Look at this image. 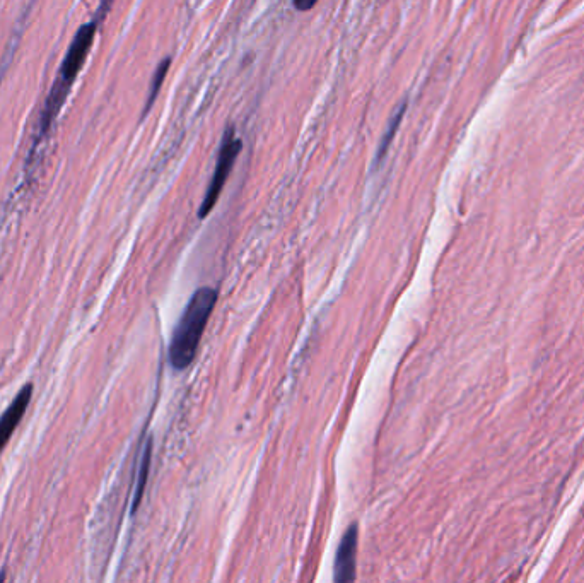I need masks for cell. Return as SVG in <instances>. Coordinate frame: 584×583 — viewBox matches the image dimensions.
Listing matches in <instances>:
<instances>
[{
    "label": "cell",
    "instance_id": "1",
    "mask_svg": "<svg viewBox=\"0 0 584 583\" xmlns=\"http://www.w3.org/2000/svg\"><path fill=\"white\" fill-rule=\"evenodd\" d=\"M216 303V289L200 288L193 293L192 300L176 325L173 341H171L168 358L175 370H185L192 365L199 349L200 339L207 327V320L211 317Z\"/></svg>",
    "mask_w": 584,
    "mask_h": 583
},
{
    "label": "cell",
    "instance_id": "2",
    "mask_svg": "<svg viewBox=\"0 0 584 583\" xmlns=\"http://www.w3.org/2000/svg\"><path fill=\"white\" fill-rule=\"evenodd\" d=\"M96 28H98V19L93 23L84 24L81 30L77 31L74 42L69 47V52L65 55L64 64L60 69V76L57 79V84L53 86L52 95L48 98L47 108L43 113V130H47L52 124L53 118L57 117L60 106L64 103L65 96L69 93L72 83L76 81L77 74L82 69V65L88 59L89 50L93 47L94 36H96Z\"/></svg>",
    "mask_w": 584,
    "mask_h": 583
},
{
    "label": "cell",
    "instance_id": "3",
    "mask_svg": "<svg viewBox=\"0 0 584 583\" xmlns=\"http://www.w3.org/2000/svg\"><path fill=\"white\" fill-rule=\"evenodd\" d=\"M241 149H243V141H241L240 137L234 136V127H229L224 132V137H222L221 149H219V156H217L216 170H214L211 183H209V189L205 192L204 202L200 206V219L207 218L211 214L212 209L216 207L217 201H219V195H221L224 185L228 182L229 175L233 171L236 159L240 156Z\"/></svg>",
    "mask_w": 584,
    "mask_h": 583
},
{
    "label": "cell",
    "instance_id": "4",
    "mask_svg": "<svg viewBox=\"0 0 584 583\" xmlns=\"http://www.w3.org/2000/svg\"><path fill=\"white\" fill-rule=\"evenodd\" d=\"M357 527L352 525L345 532L340 541L335 566H333V580L337 583L352 582L356 578V551H357Z\"/></svg>",
    "mask_w": 584,
    "mask_h": 583
},
{
    "label": "cell",
    "instance_id": "5",
    "mask_svg": "<svg viewBox=\"0 0 584 583\" xmlns=\"http://www.w3.org/2000/svg\"><path fill=\"white\" fill-rule=\"evenodd\" d=\"M31 397H33V385H24L23 389L19 390V394L16 395V399L12 401L11 406L7 407L6 413L2 414V418H0V452L6 448L12 433L21 423L26 409L30 406Z\"/></svg>",
    "mask_w": 584,
    "mask_h": 583
},
{
    "label": "cell",
    "instance_id": "6",
    "mask_svg": "<svg viewBox=\"0 0 584 583\" xmlns=\"http://www.w3.org/2000/svg\"><path fill=\"white\" fill-rule=\"evenodd\" d=\"M407 101H403L402 105L398 106L395 113H393L390 122H388V130L385 132V136L381 139L380 149H378V154H376V165H380L381 161L385 159L388 149L392 146L393 137L397 136L398 129L402 125L403 117H405V112H407Z\"/></svg>",
    "mask_w": 584,
    "mask_h": 583
},
{
    "label": "cell",
    "instance_id": "7",
    "mask_svg": "<svg viewBox=\"0 0 584 583\" xmlns=\"http://www.w3.org/2000/svg\"><path fill=\"white\" fill-rule=\"evenodd\" d=\"M171 64H173V59L166 57V59L161 60V64L158 65V69L154 72L151 81V91H149V96H147L146 106L142 110V118L147 117V113L151 112L152 106L158 100L159 91L163 88L164 79H166L168 72H170Z\"/></svg>",
    "mask_w": 584,
    "mask_h": 583
},
{
    "label": "cell",
    "instance_id": "8",
    "mask_svg": "<svg viewBox=\"0 0 584 583\" xmlns=\"http://www.w3.org/2000/svg\"><path fill=\"white\" fill-rule=\"evenodd\" d=\"M149 466H151V440L146 443L144 447V455L141 459V467H139V477H137V486H135V496H134V508L132 510H137V507L141 505L142 495H144V486H146L147 472H149Z\"/></svg>",
    "mask_w": 584,
    "mask_h": 583
},
{
    "label": "cell",
    "instance_id": "9",
    "mask_svg": "<svg viewBox=\"0 0 584 583\" xmlns=\"http://www.w3.org/2000/svg\"><path fill=\"white\" fill-rule=\"evenodd\" d=\"M292 4L299 12H306L311 11L318 4V0H292Z\"/></svg>",
    "mask_w": 584,
    "mask_h": 583
}]
</instances>
